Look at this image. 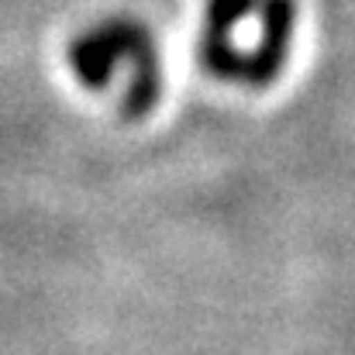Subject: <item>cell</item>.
Segmentation results:
<instances>
[{"label": "cell", "mask_w": 355, "mask_h": 355, "mask_svg": "<svg viewBox=\"0 0 355 355\" xmlns=\"http://www.w3.org/2000/svg\"><path fill=\"white\" fill-rule=\"evenodd\" d=\"M297 38V0H207L200 21V66L245 90L272 87Z\"/></svg>", "instance_id": "6da1fadb"}, {"label": "cell", "mask_w": 355, "mask_h": 355, "mask_svg": "<svg viewBox=\"0 0 355 355\" xmlns=\"http://www.w3.org/2000/svg\"><path fill=\"white\" fill-rule=\"evenodd\" d=\"M76 83L114 104L121 118H145L162 101V55L155 35L135 17H104L66 49Z\"/></svg>", "instance_id": "7a4b0ae2"}]
</instances>
